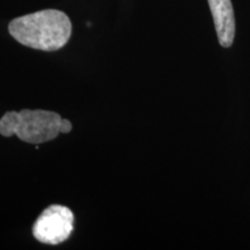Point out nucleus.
I'll return each instance as SVG.
<instances>
[{
	"label": "nucleus",
	"mask_w": 250,
	"mask_h": 250,
	"mask_svg": "<svg viewBox=\"0 0 250 250\" xmlns=\"http://www.w3.org/2000/svg\"><path fill=\"white\" fill-rule=\"evenodd\" d=\"M11 36L20 44L42 51H57L72 35L71 20L58 9H44L12 20Z\"/></svg>",
	"instance_id": "nucleus-1"
},
{
	"label": "nucleus",
	"mask_w": 250,
	"mask_h": 250,
	"mask_svg": "<svg viewBox=\"0 0 250 250\" xmlns=\"http://www.w3.org/2000/svg\"><path fill=\"white\" fill-rule=\"evenodd\" d=\"M72 123L66 118H62L61 122V133H68L72 131Z\"/></svg>",
	"instance_id": "nucleus-5"
},
{
	"label": "nucleus",
	"mask_w": 250,
	"mask_h": 250,
	"mask_svg": "<svg viewBox=\"0 0 250 250\" xmlns=\"http://www.w3.org/2000/svg\"><path fill=\"white\" fill-rule=\"evenodd\" d=\"M74 214L62 205H51L41 213L33 225V235L44 245L57 246L66 241L73 232Z\"/></svg>",
	"instance_id": "nucleus-3"
},
{
	"label": "nucleus",
	"mask_w": 250,
	"mask_h": 250,
	"mask_svg": "<svg viewBox=\"0 0 250 250\" xmlns=\"http://www.w3.org/2000/svg\"><path fill=\"white\" fill-rule=\"evenodd\" d=\"M219 43L224 48H229L235 37V17L230 0H208Z\"/></svg>",
	"instance_id": "nucleus-4"
},
{
	"label": "nucleus",
	"mask_w": 250,
	"mask_h": 250,
	"mask_svg": "<svg viewBox=\"0 0 250 250\" xmlns=\"http://www.w3.org/2000/svg\"><path fill=\"white\" fill-rule=\"evenodd\" d=\"M61 115L42 109L7 111L0 118V134L17 136L28 144H43L61 134Z\"/></svg>",
	"instance_id": "nucleus-2"
}]
</instances>
